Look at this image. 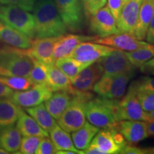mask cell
<instances>
[{"label": "cell", "instance_id": "cell-1", "mask_svg": "<svg viewBox=\"0 0 154 154\" xmlns=\"http://www.w3.org/2000/svg\"><path fill=\"white\" fill-rule=\"evenodd\" d=\"M35 38L57 37L66 33L67 29L59 14L54 0H38L34 5Z\"/></svg>", "mask_w": 154, "mask_h": 154}, {"label": "cell", "instance_id": "cell-2", "mask_svg": "<svg viewBox=\"0 0 154 154\" xmlns=\"http://www.w3.org/2000/svg\"><path fill=\"white\" fill-rule=\"evenodd\" d=\"M119 100L100 96L90 99L86 106V118L90 124L101 128H116Z\"/></svg>", "mask_w": 154, "mask_h": 154}, {"label": "cell", "instance_id": "cell-3", "mask_svg": "<svg viewBox=\"0 0 154 154\" xmlns=\"http://www.w3.org/2000/svg\"><path fill=\"white\" fill-rule=\"evenodd\" d=\"M33 63L27 49L10 46L0 49V76H29Z\"/></svg>", "mask_w": 154, "mask_h": 154}, {"label": "cell", "instance_id": "cell-4", "mask_svg": "<svg viewBox=\"0 0 154 154\" xmlns=\"http://www.w3.org/2000/svg\"><path fill=\"white\" fill-rule=\"evenodd\" d=\"M93 97V94L89 91L76 90L68 107L58 119V125L69 133L74 132L84 126L86 123V103Z\"/></svg>", "mask_w": 154, "mask_h": 154}, {"label": "cell", "instance_id": "cell-5", "mask_svg": "<svg viewBox=\"0 0 154 154\" xmlns=\"http://www.w3.org/2000/svg\"><path fill=\"white\" fill-rule=\"evenodd\" d=\"M0 20L32 39L35 38L34 19L29 11L14 5H0Z\"/></svg>", "mask_w": 154, "mask_h": 154}, {"label": "cell", "instance_id": "cell-6", "mask_svg": "<svg viewBox=\"0 0 154 154\" xmlns=\"http://www.w3.org/2000/svg\"><path fill=\"white\" fill-rule=\"evenodd\" d=\"M134 76V71L115 75L103 74L96 83L93 90L100 96L120 100L125 95L127 85Z\"/></svg>", "mask_w": 154, "mask_h": 154}, {"label": "cell", "instance_id": "cell-7", "mask_svg": "<svg viewBox=\"0 0 154 154\" xmlns=\"http://www.w3.org/2000/svg\"><path fill=\"white\" fill-rule=\"evenodd\" d=\"M54 2L67 30L82 32L86 19L82 0H54Z\"/></svg>", "mask_w": 154, "mask_h": 154}, {"label": "cell", "instance_id": "cell-8", "mask_svg": "<svg viewBox=\"0 0 154 154\" xmlns=\"http://www.w3.org/2000/svg\"><path fill=\"white\" fill-rule=\"evenodd\" d=\"M117 120H138L150 122L149 113L142 109L136 91L131 85L126 95L119 101Z\"/></svg>", "mask_w": 154, "mask_h": 154}, {"label": "cell", "instance_id": "cell-9", "mask_svg": "<svg viewBox=\"0 0 154 154\" xmlns=\"http://www.w3.org/2000/svg\"><path fill=\"white\" fill-rule=\"evenodd\" d=\"M127 143L124 136L116 128H103L99 131L91 140V145L97 148L101 154L120 153Z\"/></svg>", "mask_w": 154, "mask_h": 154}, {"label": "cell", "instance_id": "cell-10", "mask_svg": "<svg viewBox=\"0 0 154 154\" xmlns=\"http://www.w3.org/2000/svg\"><path fill=\"white\" fill-rule=\"evenodd\" d=\"M115 49L91 41L83 42L79 44L69 57L83 63L86 66L97 62L100 59L109 54Z\"/></svg>", "mask_w": 154, "mask_h": 154}, {"label": "cell", "instance_id": "cell-11", "mask_svg": "<svg viewBox=\"0 0 154 154\" xmlns=\"http://www.w3.org/2000/svg\"><path fill=\"white\" fill-rule=\"evenodd\" d=\"M52 92L47 84H38L24 91H14L9 98L19 106L30 108L47 101Z\"/></svg>", "mask_w": 154, "mask_h": 154}, {"label": "cell", "instance_id": "cell-12", "mask_svg": "<svg viewBox=\"0 0 154 154\" xmlns=\"http://www.w3.org/2000/svg\"><path fill=\"white\" fill-rule=\"evenodd\" d=\"M89 29L97 37H106L119 33L116 20L107 6L99 9L90 17Z\"/></svg>", "mask_w": 154, "mask_h": 154}, {"label": "cell", "instance_id": "cell-13", "mask_svg": "<svg viewBox=\"0 0 154 154\" xmlns=\"http://www.w3.org/2000/svg\"><path fill=\"white\" fill-rule=\"evenodd\" d=\"M101 65L104 75H115L134 71L136 69L127 57L126 51L114 49L97 61Z\"/></svg>", "mask_w": 154, "mask_h": 154}, {"label": "cell", "instance_id": "cell-14", "mask_svg": "<svg viewBox=\"0 0 154 154\" xmlns=\"http://www.w3.org/2000/svg\"><path fill=\"white\" fill-rule=\"evenodd\" d=\"M92 42L109 46L116 49L127 51H134L149 44L143 40L138 39L134 34L128 32H120L106 37H96Z\"/></svg>", "mask_w": 154, "mask_h": 154}, {"label": "cell", "instance_id": "cell-15", "mask_svg": "<svg viewBox=\"0 0 154 154\" xmlns=\"http://www.w3.org/2000/svg\"><path fill=\"white\" fill-rule=\"evenodd\" d=\"M124 136L127 143L136 144L149 136L147 130V122L138 120L119 121L116 128Z\"/></svg>", "mask_w": 154, "mask_h": 154}, {"label": "cell", "instance_id": "cell-16", "mask_svg": "<svg viewBox=\"0 0 154 154\" xmlns=\"http://www.w3.org/2000/svg\"><path fill=\"white\" fill-rule=\"evenodd\" d=\"M142 2L143 0H128L124 4L116 22L119 33L128 32L134 34Z\"/></svg>", "mask_w": 154, "mask_h": 154}, {"label": "cell", "instance_id": "cell-17", "mask_svg": "<svg viewBox=\"0 0 154 154\" xmlns=\"http://www.w3.org/2000/svg\"><path fill=\"white\" fill-rule=\"evenodd\" d=\"M97 36L69 34L58 36L54 49V63L57 59L69 57L79 44L83 42L93 41Z\"/></svg>", "mask_w": 154, "mask_h": 154}, {"label": "cell", "instance_id": "cell-18", "mask_svg": "<svg viewBox=\"0 0 154 154\" xmlns=\"http://www.w3.org/2000/svg\"><path fill=\"white\" fill-rule=\"evenodd\" d=\"M103 71L99 62H96L84 69L72 81L75 89L80 91H90L93 90L96 83L103 76Z\"/></svg>", "mask_w": 154, "mask_h": 154}, {"label": "cell", "instance_id": "cell-19", "mask_svg": "<svg viewBox=\"0 0 154 154\" xmlns=\"http://www.w3.org/2000/svg\"><path fill=\"white\" fill-rule=\"evenodd\" d=\"M57 37L36 38L32 42L27 51L35 60L42 61L46 64L54 63L53 54Z\"/></svg>", "mask_w": 154, "mask_h": 154}, {"label": "cell", "instance_id": "cell-20", "mask_svg": "<svg viewBox=\"0 0 154 154\" xmlns=\"http://www.w3.org/2000/svg\"><path fill=\"white\" fill-rule=\"evenodd\" d=\"M0 40L10 47L27 49L32 45V39L22 32L0 20Z\"/></svg>", "mask_w": 154, "mask_h": 154}, {"label": "cell", "instance_id": "cell-21", "mask_svg": "<svg viewBox=\"0 0 154 154\" xmlns=\"http://www.w3.org/2000/svg\"><path fill=\"white\" fill-rule=\"evenodd\" d=\"M47 85L54 91H66L74 95L76 90L73 87L69 77L56 66L54 63L48 65Z\"/></svg>", "mask_w": 154, "mask_h": 154}, {"label": "cell", "instance_id": "cell-22", "mask_svg": "<svg viewBox=\"0 0 154 154\" xmlns=\"http://www.w3.org/2000/svg\"><path fill=\"white\" fill-rule=\"evenodd\" d=\"M22 111V107L9 97L0 99V131L14 126Z\"/></svg>", "mask_w": 154, "mask_h": 154}, {"label": "cell", "instance_id": "cell-23", "mask_svg": "<svg viewBox=\"0 0 154 154\" xmlns=\"http://www.w3.org/2000/svg\"><path fill=\"white\" fill-rule=\"evenodd\" d=\"M55 92L49 99L44 101V105L50 114L58 120L72 101L74 94L66 91Z\"/></svg>", "mask_w": 154, "mask_h": 154}, {"label": "cell", "instance_id": "cell-24", "mask_svg": "<svg viewBox=\"0 0 154 154\" xmlns=\"http://www.w3.org/2000/svg\"><path fill=\"white\" fill-rule=\"evenodd\" d=\"M154 13V0H143L138 14L134 35L138 39L146 38L148 28Z\"/></svg>", "mask_w": 154, "mask_h": 154}, {"label": "cell", "instance_id": "cell-25", "mask_svg": "<svg viewBox=\"0 0 154 154\" xmlns=\"http://www.w3.org/2000/svg\"><path fill=\"white\" fill-rule=\"evenodd\" d=\"M16 126L24 136H49L48 132L44 130L29 113L23 110L19 114Z\"/></svg>", "mask_w": 154, "mask_h": 154}, {"label": "cell", "instance_id": "cell-26", "mask_svg": "<svg viewBox=\"0 0 154 154\" xmlns=\"http://www.w3.org/2000/svg\"><path fill=\"white\" fill-rule=\"evenodd\" d=\"M22 139V134L17 126H11L0 131V148L9 153H18Z\"/></svg>", "mask_w": 154, "mask_h": 154}, {"label": "cell", "instance_id": "cell-27", "mask_svg": "<svg viewBox=\"0 0 154 154\" xmlns=\"http://www.w3.org/2000/svg\"><path fill=\"white\" fill-rule=\"evenodd\" d=\"M49 134L57 151H72L76 154H84V151H79L75 147L69 133L63 130L58 124L50 131Z\"/></svg>", "mask_w": 154, "mask_h": 154}, {"label": "cell", "instance_id": "cell-28", "mask_svg": "<svg viewBox=\"0 0 154 154\" xmlns=\"http://www.w3.org/2000/svg\"><path fill=\"white\" fill-rule=\"evenodd\" d=\"M99 131V128L86 122L84 126L72 132V138L74 146L79 151H84Z\"/></svg>", "mask_w": 154, "mask_h": 154}, {"label": "cell", "instance_id": "cell-29", "mask_svg": "<svg viewBox=\"0 0 154 154\" xmlns=\"http://www.w3.org/2000/svg\"><path fill=\"white\" fill-rule=\"evenodd\" d=\"M25 111L46 131L49 132L58 124L56 119L50 114L43 103L33 107L26 108Z\"/></svg>", "mask_w": 154, "mask_h": 154}, {"label": "cell", "instance_id": "cell-30", "mask_svg": "<svg viewBox=\"0 0 154 154\" xmlns=\"http://www.w3.org/2000/svg\"><path fill=\"white\" fill-rule=\"evenodd\" d=\"M54 64L69 77L71 82L83 69L87 67L71 57L57 59Z\"/></svg>", "mask_w": 154, "mask_h": 154}, {"label": "cell", "instance_id": "cell-31", "mask_svg": "<svg viewBox=\"0 0 154 154\" xmlns=\"http://www.w3.org/2000/svg\"><path fill=\"white\" fill-rule=\"evenodd\" d=\"M127 57L135 68H140L152 58L154 57V44H149L146 47L131 51H126Z\"/></svg>", "mask_w": 154, "mask_h": 154}, {"label": "cell", "instance_id": "cell-32", "mask_svg": "<svg viewBox=\"0 0 154 154\" xmlns=\"http://www.w3.org/2000/svg\"><path fill=\"white\" fill-rule=\"evenodd\" d=\"M0 82L15 91H24L34 86L29 76H0Z\"/></svg>", "mask_w": 154, "mask_h": 154}, {"label": "cell", "instance_id": "cell-33", "mask_svg": "<svg viewBox=\"0 0 154 154\" xmlns=\"http://www.w3.org/2000/svg\"><path fill=\"white\" fill-rule=\"evenodd\" d=\"M48 65L42 61L34 59L33 66L31 69L29 78L34 85L47 84Z\"/></svg>", "mask_w": 154, "mask_h": 154}, {"label": "cell", "instance_id": "cell-34", "mask_svg": "<svg viewBox=\"0 0 154 154\" xmlns=\"http://www.w3.org/2000/svg\"><path fill=\"white\" fill-rule=\"evenodd\" d=\"M42 138L43 137H39V136H24L22 139L20 149L17 153H36Z\"/></svg>", "mask_w": 154, "mask_h": 154}, {"label": "cell", "instance_id": "cell-35", "mask_svg": "<svg viewBox=\"0 0 154 154\" xmlns=\"http://www.w3.org/2000/svg\"><path fill=\"white\" fill-rule=\"evenodd\" d=\"M136 96L142 109L146 112H150L154 110V94L148 91H136Z\"/></svg>", "mask_w": 154, "mask_h": 154}, {"label": "cell", "instance_id": "cell-36", "mask_svg": "<svg viewBox=\"0 0 154 154\" xmlns=\"http://www.w3.org/2000/svg\"><path fill=\"white\" fill-rule=\"evenodd\" d=\"M82 2L86 17L88 19L107 3V0H82Z\"/></svg>", "mask_w": 154, "mask_h": 154}, {"label": "cell", "instance_id": "cell-37", "mask_svg": "<svg viewBox=\"0 0 154 154\" xmlns=\"http://www.w3.org/2000/svg\"><path fill=\"white\" fill-rule=\"evenodd\" d=\"M136 91H143L154 94V78L142 77L131 84Z\"/></svg>", "mask_w": 154, "mask_h": 154}, {"label": "cell", "instance_id": "cell-38", "mask_svg": "<svg viewBox=\"0 0 154 154\" xmlns=\"http://www.w3.org/2000/svg\"><path fill=\"white\" fill-rule=\"evenodd\" d=\"M36 0H0V5H14L28 11H33Z\"/></svg>", "mask_w": 154, "mask_h": 154}, {"label": "cell", "instance_id": "cell-39", "mask_svg": "<svg viewBox=\"0 0 154 154\" xmlns=\"http://www.w3.org/2000/svg\"><path fill=\"white\" fill-rule=\"evenodd\" d=\"M57 153L54 145L52 140L47 137H43L40 141L39 145L37 150H36V154H53Z\"/></svg>", "mask_w": 154, "mask_h": 154}, {"label": "cell", "instance_id": "cell-40", "mask_svg": "<svg viewBox=\"0 0 154 154\" xmlns=\"http://www.w3.org/2000/svg\"><path fill=\"white\" fill-rule=\"evenodd\" d=\"M107 7L110 9L111 12L112 13L113 16L117 22L123 7L122 0H107Z\"/></svg>", "mask_w": 154, "mask_h": 154}, {"label": "cell", "instance_id": "cell-41", "mask_svg": "<svg viewBox=\"0 0 154 154\" xmlns=\"http://www.w3.org/2000/svg\"><path fill=\"white\" fill-rule=\"evenodd\" d=\"M120 153L122 154H145V149H140L137 146H132V144L127 143L123 149H121Z\"/></svg>", "mask_w": 154, "mask_h": 154}, {"label": "cell", "instance_id": "cell-42", "mask_svg": "<svg viewBox=\"0 0 154 154\" xmlns=\"http://www.w3.org/2000/svg\"><path fill=\"white\" fill-rule=\"evenodd\" d=\"M140 70L144 74L154 76V57L146 61L143 66L140 67Z\"/></svg>", "mask_w": 154, "mask_h": 154}, {"label": "cell", "instance_id": "cell-43", "mask_svg": "<svg viewBox=\"0 0 154 154\" xmlns=\"http://www.w3.org/2000/svg\"><path fill=\"white\" fill-rule=\"evenodd\" d=\"M146 39L148 43L154 44V13L148 28L147 34L146 36Z\"/></svg>", "mask_w": 154, "mask_h": 154}, {"label": "cell", "instance_id": "cell-44", "mask_svg": "<svg viewBox=\"0 0 154 154\" xmlns=\"http://www.w3.org/2000/svg\"><path fill=\"white\" fill-rule=\"evenodd\" d=\"M13 92L14 91L11 88L4 84L3 83L0 82V99L10 97Z\"/></svg>", "mask_w": 154, "mask_h": 154}, {"label": "cell", "instance_id": "cell-45", "mask_svg": "<svg viewBox=\"0 0 154 154\" xmlns=\"http://www.w3.org/2000/svg\"><path fill=\"white\" fill-rule=\"evenodd\" d=\"M147 130L149 136H154V121L147 122Z\"/></svg>", "mask_w": 154, "mask_h": 154}, {"label": "cell", "instance_id": "cell-46", "mask_svg": "<svg viewBox=\"0 0 154 154\" xmlns=\"http://www.w3.org/2000/svg\"><path fill=\"white\" fill-rule=\"evenodd\" d=\"M58 154H76L74 151H58L57 153Z\"/></svg>", "mask_w": 154, "mask_h": 154}, {"label": "cell", "instance_id": "cell-47", "mask_svg": "<svg viewBox=\"0 0 154 154\" xmlns=\"http://www.w3.org/2000/svg\"><path fill=\"white\" fill-rule=\"evenodd\" d=\"M145 149V154H154V147L147 148Z\"/></svg>", "mask_w": 154, "mask_h": 154}, {"label": "cell", "instance_id": "cell-48", "mask_svg": "<svg viewBox=\"0 0 154 154\" xmlns=\"http://www.w3.org/2000/svg\"><path fill=\"white\" fill-rule=\"evenodd\" d=\"M149 113V117L150 119V121H154V110L150 111V112H148Z\"/></svg>", "mask_w": 154, "mask_h": 154}, {"label": "cell", "instance_id": "cell-49", "mask_svg": "<svg viewBox=\"0 0 154 154\" xmlns=\"http://www.w3.org/2000/svg\"><path fill=\"white\" fill-rule=\"evenodd\" d=\"M9 153L7 151H5V149L0 148V154H8Z\"/></svg>", "mask_w": 154, "mask_h": 154}, {"label": "cell", "instance_id": "cell-50", "mask_svg": "<svg viewBox=\"0 0 154 154\" xmlns=\"http://www.w3.org/2000/svg\"><path fill=\"white\" fill-rule=\"evenodd\" d=\"M128 0H122V3H123V6H124V4H126L127 2H128Z\"/></svg>", "mask_w": 154, "mask_h": 154}]
</instances>
